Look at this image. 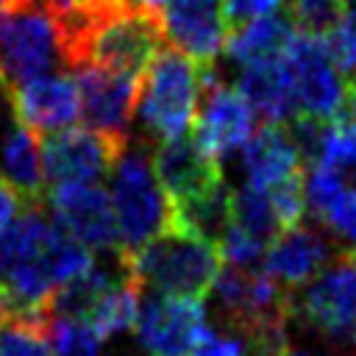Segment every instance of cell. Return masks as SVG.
<instances>
[{
  "label": "cell",
  "mask_w": 356,
  "mask_h": 356,
  "mask_svg": "<svg viewBox=\"0 0 356 356\" xmlns=\"http://www.w3.org/2000/svg\"><path fill=\"white\" fill-rule=\"evenodd\" d=\"M22 206H25V197H22L6 178H0V234H3V228L19 214Z\"/></svg>",
  "instance_id": "cell-32"
},
{
  "label": "cell",
  "mask_w": 356,
  "mask_h": 356,
  "mask_svg": "<svg viewBox=\"0 0 356 356\" xmlns=\"http://www.w3.org/2000/svg\"><path fill=\"white\" fill-rule=\"evenodd\" d=\"M95 264L92 250L58 228L42 200H25L22 211L0 234V312L8 320H47V298L56 286Z\"/></svg>",
  "instance_id": "cell-1"
},
{
  "label": "cell",
  "mask_w": 356,
  "mask_h": 356,
  "mask_svg": "<svg viewBox=\"0 0 356 356\" xmlns=\"http://www.w3.org/2000/svg\"><path fill=\"white\" fill-rule=\"evenodd\" d=\"M164 44L161 11L142 3L89 0L67 31V70L81 64L145 75Z\"/></svg>",
  "instance_id": "cell-2"
},
{
  "label": "cell",
  "mask_w": 356,
  "mask_h": 356,
  "mask_svg": "<svg viewBox=\"0 0 356 356\" xmlns=\"http://www.w3.org/2000/svg\"><path fill=\"white\" fill-rule=\"evenodd\" d=\"M345 11H356V0H339Z\"/></svg>",
  "instance_id": "cell-35"
},
{
  "label": "cell",
  "mask_w": 356,
  "mask_h": 356,
  "mask_svg": "<svg viewBox=\"0 0 356 356\" xmlns=\"http://www.w3.org/2000/svg\"><path fill=\"white\" fill-rule=\"evenodd\" d=\"M342 356H356V353H342Z\"/></svg>",
  "instance_id": "cell-40"
},
{
  "label": "cell",
  "mask_w": 356,
  "mask_h": 356,
  "mask_svg": "<svg viewBox=\"0 0 356 356\" xmlns=\"http://www.w3.org/2000/svg\"><path fill=\"white\" fill-rule=\"evenodd\" d=\"M81 97V117L86 128L128 142V128L139 106L142 75L114 72L92 64L72 70Z\"/></svg>",
  "instance_id": "cell-10"
},
{
  "label": "cell",
  "mask_w": 356,
  "mask_h": 356,
  "mask_svg": "<svg viewBox=\"0 0 356 356\" xmlns=\"http://www.w3.org/2000/svg\"><path fill=\"white\" fill-rule=\"evenodd\" d=\"M125 264L120 267V273L106 270L92 264L89 270L78 273L75 278L64 281L61 286L53 289V295L47 298V317H70V320H81L86 323L92 317V312L97 309V303L106 298V292L125 275Z\"/></svg>",
  "instance_id": "cell-21"
},
{
  "label": "cell",
  "mask_w": 356,
  "mask_h": 356,
  "mask_svg": "<svg viewBox=\"0 0 356 356\" xmlns=\"http://www.w3.org/2000/svg\"><path fill=\"white\" fill-rule=\"evenodd\" d=\"M3 320H6V317H3V312H0V323H3Z\"/></svg>",
  "instance_id": "cell-39"
},
{
  "label": "cell",
  "mask_w": 356,
  "mask_h": 356,
  "mask_svg": "<svg viewBox=\"0 0 356 356\" xmlns=\"http://www.w3.org/2000/svg\"><path fill=\"white\" fill-rule=\"evenodd\" d=\"M117 356H125V353H117Z\"/></svg>",
  "instance_id": "cell-41"
},
{
  "label": "cell",
  "mask_w": 356,
  "mask_h": 356,
  "mask_svg": "<svg viewBox=\"0 0 356 356\" xmlns=\"http://www.w3.org/2000/svg\"><path fill=\"white\" fill-rule=\"evenodd\" d=\"M161 25L172 47L203 64H214L231 33L222 0H167Z\"/></svg>",
  "instance_id": "cell-14"
},
{
  "label": "cell",
  "mask_w": 356,
  "mask_h": 356,
  "mask_svg": "<svg viewBox=\"0 0 356 356\" xmlns=\"http://www.w3.org/2000/svg\"><path fill=\"white\" fill-rule=\"evenodd\" d=\"M225 3V19L231 28L264 17V14H275L286 0H222Z\"/></svg>",
  "instance_id": "cell-31"
},
{
  "label": "cell",
  "mask_w": 356,
  "mask_h": 356,
  "mask_svg": "<svg viewBox=\"0 0 356 356\" xmlns=\"http://www.w3.org/2000/svg\"><path fill=\"white\" fill-rule=\"evenodd\" d=\"M211 289L225 323L239 331V337L270 314L292 312V292L259 267L222 264Z\"/></svg>",
  "instance_id": "cell-12"
},
{
  "label": "cell",
  "mask_w": 356,
  "mask_h": 356,
  "mask_svg": "<svg viewBox=\"0 0 356 356\" xmlns=\"http://www.w3.org/2000/svg\"><path fill=\"white\" fill-rule=\"evenodd\" d=\"M117 3H136V0H117Z\"/></svg>",
  "instance_id": "cell-38"
},
{
  "label": "cell",
  "mask_w": 356,
  "mask_h": 356,
  "mask_svg": "<svg viewBox=\"0 0 356 356\" xmlns=\"http://www.w3.org/2000/svg\"><path fill=\"white\" fill-rule=\"evenodd\" d=\"M153 356H181V353H153Z\"/></svg>",
  "instance_id": "cell-37"
},
{
  "label": "cell",
  "mask_w": 356,
  "mask_h": 356,
  "mask_svg": "<svg viewBox=\"0 0 356 356\" xmlns=\"http://www.w3.org/2000/svg\"><path fill=\"white\" fill-rule=\"evenodd\" d=\"M0 167L3 178L25 197V200H44V172H42V145L36 131L14 122L0 145Z\"/></svg>",
  "instance_id": "cell-20"
},
{
  "label": "cell",
  "mask_w": 356,
  "mask_h": 356,
  "mask_svg": "<svg viewBox=\"0 0 356 356\" xmlns=\"http://www.w3.org/2000/svg\"><path fill=\"white\" fill-rule=\"evenodd\" d=\"M292 317L328 342H345L356 328V250L337 256L306 284L303 295H292Z\"/></svg>",
  "instance_id": "cell-6"
},
{
  "label": "cell",
  "mask_w": 356,
  "mask_h": 356,
  "mask_svg": "<svg viewBox=\"0 0 356 356\" xmlns=\"http://www.w3.org/2000/svg\"><path fill=\"white\" fill-rule=\"evenodd\" d=\"M337 122H342L353 136H356V81L348 83V95H345V106L337 117Z\"/></svg>",
  "instance_id": "cell-33"
},
{
  "label": "cell",
  "mask_w": 356,
  "mask_h": 356,
  "mask_svg": "<svg viewBox=\"0 0 356 356\" xmlns=\"http://www.w3.org/2000/svg\"><path fill=\"white\" fill-rule=\"evenodd\" d=\"M0 3H3V0H0Z\"/></svg>",
  "instance_id": "cell-42"
},
{
  "label": "cell",
  "mask_w": 356,
  "mask_h": 356,
  "mask_svg": "<svg viewBox=\"0 0 356 356\" xmlns=\"http://www.w3.org/2000/svg\"><path fill=\"white\" fill-rule=\"evenodd\" d=\"M203 61L181 53L178 47H161L145 70L139 92V114L159 142L186 136L195 122L197 103L203 95Z\"/></svg>",
  "instance_id": "cell-5"
},
{
  "label": "cell",
  "mask_w": 356,
  "mask_h": 356,
  "mask_svg": "<svg viewBox=\"0 0 356 356\" xmlns=\"http://www.w3.org/2000/svg\"><path fill=\"white\" fill-rule=\"evenodd\" d=\"M189 356H250L248 345L242 337L236 334H225V331H214L206 323L197 328L192 345L186 348Z\"/></svg>",
  "instance_id": "cell-30"
},
{
  "label": "cell",
  "mask_w": 356,
  "mask_h": 356,
  "mask_svg": "<svg viewBox=\"0 0 356 356\" xmlns=\"http://www.w3.org/2000/svg\"><path fill=\"white\" fill-rule=\"evenodd\" d=\"M331 64L345 78V83L356 81V11H345L323 36H320Z\"/></svg>",
  "instance_id": "cell-28"
},
{
  "label": "cell",
  "mask_w": 356,
  "mask_h": 356,
  "mask_svg": "<svg viewBox=\"0 0 356 356\" xmlns=\"http://www.w3.org/2000/svg\"><path fill=\"white\" fill-rule=\"evenodd\" d=\"M342 250L325 231L312 225H292L281 231L264 250V273L284 289L306 286Z\"/></svg>",
  "instance_id": "cell-15"
},
{
  "label": "cell",
  "mask_w": 356,
  "mask_h": 356,
  "mask_svg": "<svg viewBox=\"0 0 356 356\" xmlns=\"http://www.w3.org/2000/svg\"><path fill=\"white\" fill-rule=\"evenodd\" d=\"M192 128L195 145L217 164L231 159L253 134V111L248 100L220 78L214 64L206 67L203 95Z\"/></svg>",
  "instance_id": "cell-8"
},
{
  "label": "cell",
  "mask_w": 356,
  "mask_h": 356,
  "mask_svg": "<svg viewBox=\"0 0 356 356\" xmlns=\"http://www.w3.org/2000/svg\"><path fill=\"white\" fill-rule=\"evenodd\" d=\"M111 206L120 234V259L139 250L156 234L172 225V203L156 175L147 145H125L111 167Z\"/></svg>",
  "instance_id": "cell-4"
},
{
  "label": "cell",
  "mask_w": 356,
  "mask_h": 356,
  "mask_svg": "<svg viewBox=\"0 0 356 356\" xmlns=\"http://www.w3.org/2000/svg\"><path fill=\"white\" fill-rule=\"evenodd\" d=\"M236 92L248 100L253 117H261L264 122L284 125L298 114V97L284 56L242 64V72L236 78Z\"/></svg>",
  "instance_id": "cell-18"
},
{
  "label": "cell",
  "mask_w": 356,
  "mask_h": 356,
  "mask_svg": "<svg viewBox=\"0 0 356 356\" xmlns=\"http://www.w3.org/2000/svg\"><path fill=\"white\" fill-rule=\"evenodd\" d=\"M203 323L206 309L200 298L150 292V298L139 300L134 331L147 353H186Z\"/></svg>",
  "instance_id": "cell-13"
},
{
  "label": "cell",
  "mask_w": 356,
  "mask_h": 356,
  "mask_svg": "<svg viewBox=\"0 0 356 356\" xmlns=\"http://www.w3.org/2000/svg\"><path fill=\"white\" fill-rule=\"evenodd\" d=\"M139 284L125 273L108 292L106 298L97 303V309L92 312V317L86 320V325L106 342L111 337H120L125 331L134 328L136 323V312H139Z\"/></svg>",
  "instance_id": "cell-23"
},
{
  "label": "cell",
  "mask_w": 356,
  "mask_h": 356,
  "mask_svg": "<svg viewBox=\"0 0 356 356\" xmlns=\"http://www.w3.org/2000/svg\"><path fill=\"white\" fill-rule=\"evenodd\" d=\"M153 167L172 206L195 200L203 192L225 184L220 164L209 159L189 136L164 139L153 150Z\"/></svg>",
  "instance_id": "cell-17"
},
{
  "label": "cell",
  "mask_w": 356,
  "mask_h": 356,
  "mask_svg": "<svg viewBox=\"0 0 356 356\" xmlns=\"http://www.w3.org/2000/svg\"><path fill=\"white\" fill-rule=\"evenodd\" d=\"M47 339L53 356H100L103 339L81 320L47 317Z\"/></svg>",
  "instance_id": "cell-26"
},
{
  "label": "cell",
  "mask_w": 356,
  "mask_h": 356,
  "mask_svg": "<svg viewBox=\"0 0 356 356\" xmlns=\"http://www.w3.org/2000/svg\"><path fill=\"white\" fill-rule=\"evenodd\" d=\"M286 3H289L292 25H298V31L314 33V36H323L345 14L339 0H286Z\"/></svg>",
  "instance_id": "cell-29"
},
{
  "label": "cell",
  "mask_w": 356,
  "mask_h": 356,
  "mask_svg": "<svg viewBox=\"0 0 356 356\" xmlns=\"http://www.w3.org/2000/svg\"><path fill=\"white\" fill-rule=\"evenodd\" d=\"M3 95H6V83L0 81V100H3Z\"/></svg>",
  "instance_id": "cell-36"
},
{
  "label": "cell",
  "mask_w": 356,
  "mask_h": 356,
  "mask_svg": "<svg viewBox=\"0 0 356 356\" xmlns=\"http://www.w3.org/2000/svg\"><path fill=\"white\" fill-rule=\"evenodd\" d=\"M53 222L89 250L120 256L117 217L108 192L100 184H56L44 195Z\"/></svg>",
  "instance_id": "cell-11"
},
{
  "label": "cell",
  "mask_w": 356,
  "mask_h": 356,
  "mask_svg": "<svg viewBox=\"0 0 356 356\" xmlns=\"http://www.w3.org/2000/svg\"><path fill=\"white\" fill-rule=\"evenodd\" d=\"M284 356H312V353H309V350H303V348H289Z\"/></svg>",
  "instance_id": "cell-34"
},
{
  "label": "cell",
  "mask_w": 356,
  "mask_h": 356,
  "mask_svg": "<svg viewBox=\"0 0 356 356\" xmlns=\"http://www.w3.org/2000/svg\"><path fill=\"white\" fill-rule=\"evenodd\" d=\"M128 142L92 128H61L42 139L44 184H100Z\"/></svg>",
  "instance_id": "cell-7"
},
{
  "label": "cell",
  "mask_w": 356,
  "mask_h": 356,
  "mask_svg": "<svg viewBox=\"0 0 356 356\" xmlns=\"http://www.w3.org/2000/svg\"><path fill=\"white\" fill-rule=\"evenodd\" d=\"M228 211H231V222L236 228H242L245 234H250L253 239H259L264 245H270L281 234L278 217H275L270 195L264 189H256L250 184H245L242 189H234L228 197Z\"/></svg>",
  "instance_id": "cell-24"
},
{
  "label": "cell",
  "mask_w": 356,
  "mask_h": 356,
  "mask_svg": "<svg viewBox=\"0 0 356 356\" xmlns=\"http://www.w3.org/2000/svg\"><path fill=\"white\" fill-rule=\"evenodd\" d=\"M292 22L278 14H264L256 19H248L236 28H231L225 39V53L236 64H250L261 58L281 56L286 42L292 39Z\"/></svg>",
  "instance_id": "cell-22"
},
{
  "label": "cell",
  "mask_w": 356,
  "mask_h": 356,
  "mask_svg": "<svg viewBox=\"0 0 356 356\" xmlns=\"http://www.w3.org/2000/svg\"><path fill=\"white\" fill-rule=\"evenodd\" d=\"M281 56L292 75L298 111L325 120V122L337 120L345 106L348 83L331 64L320 36L298 31V33H292V39L286 42Z\"/></svg>",
  "instance_id": "cell-9"
},
{
  "label": "cell",
  "mask_w": 356,
  "mask_h": 356,
  "mask_svg": "<svg viewBox=\"0 0 356 356\" xmlns=\"http://www.w3.org/2000/svg\"><path fill=\"white\" fill-rule=\"evenodd\" d=\"M314 220L325 228V234L345 250H356V192L342 186Z\"/></svg>",
  "instance_id": "cell-27"
},
{
  "label": "cell",
  "mask_w": 356,
  "mask_h": 356,
  "mask_svg": "<svg viewBox=\"0 0 356 356\" xmlns=\"http://www.w3.org/2000/svg\"><path fill=\"white\" fill-rule=\"evenodd\" d=\"M11 108L17 122L36 134H50L72 125L81 114L78 83L72 75L47 72L31 78L11 92Z\"/></svg>",
  "instance_id": "cell-16"
},
{
  "label": "cell",
  "mask_w": 356,
  "mask_h": 356,
  "mask_svg": "<svg viewBox=\"0 0 356 356\" xmlns=\"http://www.w3.org/2000/svg\"><path fill=\"white\" fill-rule=\"evenodd\" d=\"M120 261L125 264L128 275L139 286H150V292L200 300L211 292V284L222 267L220 248L211 239L178 225L164 228Z\"/></svg>",
  "instance_id": "cell-3"
},
{
  "label": "cell",
  "mask_w": 356,
  "mask_h": 356,
  "mask_svg": "<svg viewBox=\"0 0 356 356\" xmlns=\"http://www.w3.org/2000/svg\"><path fill=\"white\" fill-rule=\"evenodd\" d=\"M298 170H303L300 156L286 125L281 122H267L264 128L253 131L242 145V172L256 189H270L273 184L284 181Z\"/></svg>",
  "instance_id": "cell-19"
},
{
  "label": "cell",
  "mask_w": 356,
  "mask_h": 356,
  "mask_svg": "<svg viewBox=\"0 0 356 356\" xmlns=\"http://www.w3.org/2000/svg\"><path fill=\"white\" fill-rule=\"evenodd\" d=\"M0 356H53L47 339V320H3Z\"/></svg>",
  "instance_id": "cell-25"
}]
</instances>
